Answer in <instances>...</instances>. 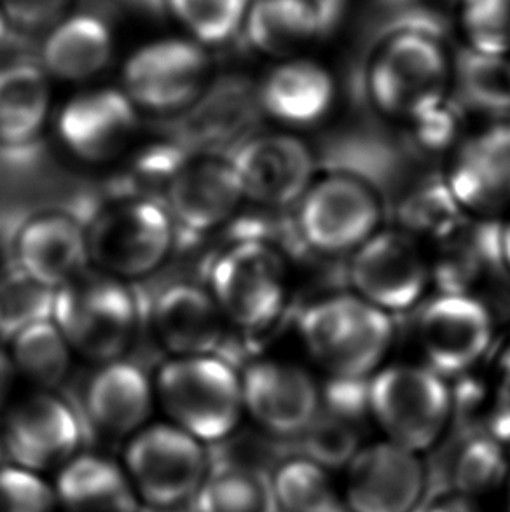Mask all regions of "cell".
I'll return each instance as SVG.
<instances>
[{"label": "cell", "instance_id": "cell-13", "mask_svg": "<svg viewBox=\"0 0 510 512\" xmlns=\"http://www.w3.org/2000/svg\"><path fill=\"white\" fill-rule=\"evenodd\" d=\"M243 408L257 425L280 437L304 436L318 420L320 392L301 367L259 360L242 376Z\"/></svg>", "mask_w": 510, "mask_h": 512}, {"label": "cell", "instance_id": "cell-36", "mask_svg": "<svg viewBox=\"0 0 510 512\" xmlns=\"http://www.w3.org/2000/svg\"><path fill=\"white\" fill-rule=\"evenodd\" d=\"M308 436V455L318 464L331 469L332 465L348 464L353 453L359 450L357 439L348 423L339 420H317L304 432Z\"/></svg>", "mask_w": 510, "mask_h": 512}, {"label": "cell", "instance_id": "cell-37", "mask_svg": "<svg viewBox=\"0 0 510 512\" xmlns=\"http://www.w3.org/2000/svg\"><path fill=\"white\" fill-rule=\"evenodd\" d=\"M69 0H2V11L25 30L46 28L62 16Z\"/></svg>", "mask_w": 510, "mask_h": 512}, {"label": "cell", "instance_id": "cell-6", "mask_svg": "<svg viewBox=\"0 0 510 512\" xmlns=\"http://www.w3.org/2000/svg\"><path fill=\"white\" fill-rule=\"evenodd\" d=\"M131 485L154 511L186 506L207 479V453L201 441L170 423L138 430L126 448Z\"/></svg>", "mask_w": 510, "mask_h": 512}, {"label": "cell", "instance_id": "cell-44", "mask_svg": "<svg viewBox=\"0 0 510 512\" xmlns=\"http://www.w3.org/2000/svg\"><path fill=\"white\" fill-rule=\"evenodd\" d=\"M505 509L504 512H510V478L507 481V486H505Z\"/></svg>", "mask_w": 510, "mask_h": 512}, {"label": "cell", "instance_id": "cell-10", "mask_svg": "<svg viewBox=\"0 0 510 512\" xmlns=\"http://www.w3.org/2000/svg\"><path fill=\"white\" fill-rule=\"evenodd\" d=\"M208 63L200 44L180 39L151 42L126 62L125 93L135 107L177 112L201 97L207 86Z\"/></svg>", "mask_w": 510, "mask_h": 512}, {"label": "cell", "instance_id": "cell-43", "mask_svg": "<svg viewBox=\"0 0 510 512\" xmlns=\"http://www.w3.org/2000/svg\"><path fill=\"white\" fill-rule=\"evenodd\" d=\"M504 252L505 257H507V261L510 263V226L507 228L504 235Z\"/></svg>", "mask_w": 510, "mask_h": 512}, {"label": "cell", "instance_id": "cell-19", "mask_svg": "<svg viewBox=\"0 0 510 512\" xmlns=\"http://www.w3.org/2000/svg\"><path fill=\"white\" fill-rule=\"evenodd\" d=\"M242 198L231 161L205 156L173 173L166 210L187 231L205 233L226 221Z\"/></svg>", "mask_w": 510, "mask_h": 512}, {"label": "cell", "instance_id": "cell-39", "mask_svg": "<svg viewBox=\"0 0 510 512\" xmlns=\"http://www.w3.org/2000/svg\"><path fill=\"white\" fill-rule=\"evenodd\" d=\"M317 14L324 37L331 35L341 25L348 9V0H306Z\"/></svg>", "mask_w": 510, "mask_h": 512}, {"label": "cell", "instance_id": "cell-7", "mask_svg": "<svg viewBox=\"0 0 510 512\" xmlns=\"http://www.w3.org/2000/svg\"><path fill=\"white\" fill-rule=\"evenodd\" d=\"M90 259L114 278L149 275L165 261L173 243V219L166 208L144 198L107 208L91 224Z\"/></svg>", "mask_w": 510, "mask_h": 512}, {"label": "cell", "instance_id": "cell-16", "mask_svg": "<svg viewBox=\"0 0 510 512\" xmlns=\"http://www.w3.org/2000/svg\"><path fill=\"white\" fill-rule=\"evenodd\" d=\"M353 285L360 298L383 312L413 306L427 285V266L404 236L374 235L360 245L352 263Z\"/></svg>", "mask_w": 510, "mask_h": 512}, {"label": "cell", "instance_id": "cell-11", "mask_svg": "<svg viewBox=\"0 0 510 512\" xmlns=\"http://www.w3.org/2000/svg\"><path fill=\"white\" fill-rule=\"evenodd\" d=\"M380 222L376 196L359 180L329 177L303 196L299 226L306 242L322 252L359 249Z\"/></svg>", "mask_w": 510, "mask_h": 512}, {"label": "cell", "instance_id": "cell-31", "mask_svg": "<svg viewBox=\"0 0 510 512\" xmlns=\"http://www.w3.org/2000/svg\"><path fill=\"white\" fill-rule=\"evenodd\" d=\"M509 478L510 451L491 434L465 441L451 467L453 490L479 500L505 490Z\"/></svg>", "mask_w": 510, "mask_h": 512}, {"label": "cell", "instance_id": "cell-17", "mask_svg": "<svg viewBox=\"0 0 510 512\" xmlns=\"http://www.w3.org/2000/svg\"><path fill=\"white\" fill-rule=\"evenodd\" d=\"M420 338L435 373H458L488 350L490 313L469 296L435 299L421 313Z\"/></svg>", "mask_w": 510, "mask_h": 512}, {"label": "cell", "instance_id": "cell-1", "mask_svg": "<svg viewBox=\"0 0 510 512\" xmlns=\"http://www.w3.org/2000/svg\"><path fill=\"white\" fill-rule=\"evenodd\" d=\"M441 35L385 21L367 81L374 102L388 114L425 116L441 102L449 62Z\"/></svg>", "mask_w": 510, "mask_h": 512}, {"label": "cell", "instance_id": "cell-23", "mask_svg": "<svg viewBox=\"0 0 510 512\" xmlns=\"http://www.w3.org/2000/svg\"><path fill=\"white\" fill-rule=\"evenodd\" d=\"M259 100L269 116L289 125H308L329 111L334 81L317 63H283L264 79Z\"/></svg>", "mask_w": 510, "mask_h": 512}, {"label": "cell", "instance_id": "cell-30", "mask_svg": "<svg viewBox=\"0 0 510 512\" xmlns=\"http://www.w3.org/2000/svg\"><path fill=\"white\" fill-rule=\"evenodd\" d=\"M193 502L200 512H273L269 479L233 462L212 465Z\"/></svg>", "mask_w": 510, "mask_h": 512}, {"label": "cell", "instance_id": "cell-29", "mask_svg": "<svg viewBox=\"0 0 510 512\" xmlns=\"http://www.w3.org/2000/svg\"><path fill=\"white\" fill-rule=\"evenodd\" d=\"M72 348L55 320H32L13 334L14 369L42 387H55L67 376Z\"/></svg>", "mask_w": 510, "mask_h": 512}, {"label": "cell", "instance_id": "cell-12", "mask_svg": "<svg viewBox=\"0 0 510 512\" xmlns=\"http://www.w3.org/2000/svg\"><path fill=\"white\" fill-rule=\"evenodd\" d=\"M81 441L79 418L56 395H30L7 413L4 446L21 469L48 471L69 464Z\"/></svg>", "mask_w": 510, "mask_h": 512}, {"label": "cell", "instance_id": "cell-24", "mask_svg": "<svg viewBox=\"0 0 510 512\" xmlns=\"http://www.w3.org/2000/svg\"><path fill=\"white\" fill-rule=\"evenodd\" d=\"M112 37L95 16H72L53 28L42 48V60L51 76L63 81H86L107 67Z\"/></svg>", "mask_w": 510, "mask_h": 512}, {"label": "cell", "instance_id": "cell-21", "mask_svg": "<svg viewBox=\"0 0 510 512\" xmlns=\"http://www.w3.org/2000/svg\"><path fill=\"white\" fill-rule=\"evenodd\" d=\"M222 317L212 294L191 284L168 287L154 306L159 340L177 357L214 352L221 341Z\"/></svg>", "mask_w": 510, "mask_h": 512}, {"label": "cell", "instance_id": "cell-41", "mask_svg": "<svg viewBox=\"0 0 510 512\" xmlns=\"http://www.w3.org/2000/svg\"><path fill=\"white\" fill-rule=\"evenodd\" d=\"M491 436L497 437L500 443L510 451V406L497 416L491 427Z\"/></svg>", "mask_w": 510, "mask_h": 512}, {"label": "cell", "instance_id": "cell-2", "mask_svg": "<svg viewBox=\"0 0 510 512\" xmlns=\"http://www.w3.org/2000/svg\"><path fill=\"white\" fill-rule=\"evenodd\" d=\"M156 394L175 425L201 443L231 436L245 411L242 378L212 353L166 362Z\"/></svg>", "mask_w": 510, "mask_h": 512}, {"label": "cell", "instance_id": "cell-46", "mask_svg": "<svg viewBox=\"0 0 510 512\" xmlns=\"http://www.w3.org/2000/svg\"><path fill=\"white\" fill-rule=\"evenodd\" d=\"M0 453H2V444H0Z\"/></svg>", "mask_w": 510, "mask_h": 512}, {"label": "cell", "instance_id": "cell-33", "mask_svg": "<svg viewBox=\"0 0 510 512\" xmlns=\"http://www.w3.org/2000/svg\"><path fill=\"white\" fill-rule=\"evenodd\" d=\"M168 4L201 44L229 41L249 11V0H168Z\"/></svg>", "mask_w": 510, "mask_h": 512}, {"label": "cell", "instance_id": "cell-35", "mask_svg": "<svg viewBox=\"0 0 510 512\" xmlns=\"http://www.w3.org/2000/svg\"><path fill=\"white\" fill-rule=\"evenodd\" d=\"M56 493L37 472L18 465L0 469V512H55Z\"/></svg>", "mask_w": 510, "mask_h": 512}, {"label": "cell", "instance_id": "cell-45", "mask_svg": "<svg viewBox=\"0 0 510 512\" xmlns=\"http://www.w3.org/2000/svg\"><path fill=\"white\" fill-rule=\"evenodd\" d=\"M0 333H6V324H4V315H2V308H0Z\"/></svg>", "mask_w": 510, "mask_h": 512}, {"label": "cell", "instance_id": "cell-28", "mask_svg": "<svg viewBox=\"0 0 510 512\" xmlns=\"http://www.w3.org/2000/svg\"><path fill=\"white\" fill-rule=\"evenodd\" d=\"M269 490L276 512H348L331 469L306 455L276 465Z\"/></svg>", "mask_w": 510, "mask_h": 512}, {"label": "cell", "instance_id": "cell-20", "mask_svg": "<svg viewBox=\"0 0 510 512\" xmlns=\"http://www.w3.org/2000/svg\"><path fill=\"white\" fill-rule=\"evenodd\" d=\"M152 401L151 381L128 360L105 362L86 388V411L91 423L112 437L137 434L151 415Z\"/></svg>", "mask_w": 510, "mask_h": 512}, {"label": "cell", "instance_id": "cell-8", "mask_svg": "<svg viewBox=\"0 0 510 512\" xmlns=\"http://www.w3.org/2000/svg\"><path fill=\"white\" fill-rule=\"evenodd\" d=\"M339 486L348 512H416L427 467L418 453L383 439L353 453Z\"/></svg>", "mask_w": 510, "mask_h": 512}, {"label": "cell", "instance_id": "cell-18", "mask_svg": "<svg viewBox=\"0 0 510 512\" xmlns=\"http://www.w3.org/2000/svg\"><path fill=\"white\" fill-rule=\"evenodd\" d=\"M20 270L44 289H60L90 261L88 233L70 215L48 212L30 219L16 240Z\"/></svg>", "mask_w": 510, "mask_h": 512}, {"label": "cell", "instance_id": "cell-4", "mask_svg": "<svg viewBox=\"0 0 510 512\" xmlns=\"http://www.w3.org/2000/svg\"><path fill=\"white\" fill-rule=\"evenodd\" d=\"M367 408L386 441L423 455L446 434L453 401L434 369L393 366L369 383Z\"/></svg>", "mask_w": 510, "mask_h": 512}, {"label": "cell", "instance_id": "cell-22", "mask_svg": "<svg viewBox=\"0 0 510 512\" xmlns=\"http://www.w3.org/2000/svg\"><path fill=\"white\" fill-rule=\"evenodd\" d=\"M55 493L65 512H138L130 478L111 460L95 455L63 465Z\"/></svg>", "mask_w": 510, "mask_h": 512}, {"label": "cell", "instance_id": "cell-25", "mask_svg": "<svg viewBox=\"0 0 510 512\" xmlns=\"http://www.w3.org/2000/svg\"><path fill=\"white\" fill-rule=\"evenodd\" d=\"M51 102L48 77L34 65L0 69V144L23 146L41 133Z\"/></svg>", "mask_w": 510, "mask_h": 512}, {"label": "cell", "instance_id": "cell-5", "mask_svg": "<svg viewBox=\"0 0 510 512\" xmlns=\"http://www.w3.org/2000/svg\"><path fill=\"white\" fill-rule=\"evenodd\" d=\"M388 313L353 296L325 299L301 320L304 345L339 380L373 373L392 343Z\"/></svg>", "mask_w": 510, "mask_h": 512}, {"label": "cell", "instance_id": "cell-9", "mask_svg": "<svg viewBox=\"0 0 510 512\" xmlns=\"http://www.w3.org/2000/svg\"><path fill=\"white\" fill-rule=\"evenodd\" d=\"M210 285L222 315L236 326H268L282 310V264L264 243L240 242L222 252L210 270Z\"/></svg>", "mask_w": 510, "mask_h": 512}, {"label": "cell", "instance_id": "cell-38", "mask_svg": "<svg viewBox=\"0 0 510 512\" xmlns=\"http://www.w3.org/2000/svg\"><path fill=\"white\" fill-rule=\"evenodd\" d=\"M421 512H490L483 500L451 490L435 497Z\"/></svg>", "mask_w": 510, "mask_h": 512}, {"label": "cell", "instance_id": "cell-3", "mask_svg": "<svg viewBox=\"0 0 510 512\" xmlns=\"http://www.w3.org/2000/svg\"><path fill=\"white\" fill-rule=\"evenodd\" d=\"M51 319L72 352L97 362L118 360L137 329V303L119 278L81 275L56 289Z\"/></svg>", "mask_w": 510, "mask_h": 512}, {"label": "cell", "instance_id": "cell-40", "mask_svg": "<svg viewBox=\"0 0 510 512\" xmlns=\"http://www.w3.org/2000/svg\"><path fill=\"white\" fill-rule=\"evenodd\" d=\"M14 373L16 369H14L13 360L7 353L0 350V409L6 406L7 397L13 387Z\"/></svg>", "mask_w": 510, "mask_h": 512}, {"label": "cell", "instance_id": "cell-27", "mask_svg": "<svg viewBox=\"0 0 510 512\" xmlns=\"http://www.w3.org/2000/svg\"><path fill=\"white\" fill-rule=\"evenodd\" d=\"M252 46L268 55H289L322 39L317 14L306 0H255L245 16Z\"/></svg>", "mask_w": 510, "mask_h": 512}, {"label": "cell", "instance_id": "cell-34", "mask_svg": "<svg viewBox=\"0 0 510 512\" xmlns=\"http://www.w3.org/2000/svg\"><path fill=\"white\" fill-rule=\"evenodd\" d=\"M460 7L472 49L504 56L510 49V0H462Z\"/></svg>", "mask_w": 510, "mask_h": 512}, {"label": "cell", "instance_id": "cell-15", "mask_svg": "<svg viewBox=\"0 0 510 512\" xmlns=\"http://www.w3.org/2000/svg\"><path fill=\"white\" fill-rule=\"evenodd\" d=\"M138 118L125 91L114 88L86 91L72 98L58 118L63 144L88 163H105L125 151Z\"/></svg>", "mask_w": 510, "mask_h": 512}, {"label": "cell", "instance_id": "cell-32", "mask_svg": "<svg viewBox=\"0 0 510 512\" xmlns=\"http://www.w3.org/2000/svg\"><path fill=\"white\" fill-rule=\"evenodd\" d=\"M458 83L472 104L488 111L510 109V62L505 56L463 51L456 65Z\"/></svg>", "mask_w": 510, "mask_h": 512}, {"label": "cell", "instance_id": "cell-26", "mask_svg": "<svg viewBox=\"0 0 510 512\" xmlns=\"http://www.w3.org/2000/svg\"><path fill=\"white\" fill-rule=\"evenodd\" d=\"M458 198L488 205L510 198V126H497L470 144L453 177Z\"/></svg>", "mask_w": 510, "mask_h": 512}, {"label": "cell", "instance_id": "cell-14", "mask_svg": "<svg viewBox=\"0 0 510 512\" xmlns=\"http://www.w3.org/2000/svg\"><path fill=\"white\" fill-rule=\"evenodd\" d=\"M231 165L243 198L269 207H283L310 189L313 154L290 135H261L236 149Z\"/></svg>", "mask_w": 510, "mask_h": 512}, {"label": "cell", "instance_id": "cell-42", "mask_svg": "<svg viewBox=\"0 0 510 512\" xmlns=\"http://www.w3.org/2000/svg\"><path fill=\"white\" fill-rule=\"evenodd\" d=\"M7 35V18L4 11H2V7H0V44L4 42Z\"/></svg>", "mask_w": 510, "mask_h": 512}]
</instances>
